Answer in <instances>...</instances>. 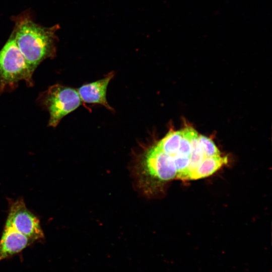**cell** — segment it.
I'll return each instance as SVG.
<instances>
[{"label":"cell","instance_id":"obj_5","mask_svg":"<svg viewBox=\"0 0 272 272\" xmlns=\"http://www.w3.org/2000/svg\"><path fill=\"white\" fill-rule=\"evenodd\" d=\"M114 76L113 72H110L103 78L80 87L77 90L82 102L84 104H100L108 110L114 111L106 99L107 87Z\"/></svg>","mask_w":272,"mask_h":272},{"label":"cell","instance_id":"obj_8","mask_svg":"<svg viewBox=\"0 0 272 272\" xmlns=\"http://www.w3.org/2000/svg\"><path fill=\"white\" fill-rule=\"evenodd\" d=\"M198 134L196 130L192 138L191 151L189 156V163L182 180H188L192 173L201 164L205 156L199 144Z\"/></svg>","mask_w":272,"mask_h":272},{"label":"cell","instance_id":"obj_6","mask_svg":"<svg viewBox=\"0 0 272 272\" xmlns=\"http://www.w3.org/2000/svg\"><path fill=\"white\" fill-rule=\"evenodd\" d=\"M33 242L24 234L5 227L0 239V261L21 252Z\"/></svg>","mask_w":272,"mask_h":272},{"label":"cell","instance_id":"obj_4","mask_svg":"<svg viewBox=\"0 0 272 272\" xmlns=\"http://www.w3.org/2000/svg\"><path fill=\"white\" fill-rule=\"evenodd\" d=\"M5 227L14 229L33 242L44 238L38 218L27 208L21 198L11 202Z\"/></svg>","mask_w":272,"mask_h":272},{"label":"cell","instance_id":"obj_1","mask_svg":"<svg viewBox=\"0 0 272 272\" xmlns=\"http://www.w3.org/2000/svg\"><path fill=\"white\" fill-rule=\"evenodd\" d=\"M58 28V26L43 27L26 16L17 20L14 37L33 73L42 61L55 56Z\"/></svg>","mask_w":272,"mask_h":272},{"label":"cell","instance_id":"obj_9","mask_svg":"<svg viewBox=\"0 0 272 272\" xmlns=\"http://www.w3.org/2000/svg\"><path fill=\"white\" fill-rule=\"evenodd\" d=\"M181 137V130L170 129L162 139L156 141L157 144L165 153L170 155L177 154Z\"/></svg>","mask_w":272,"mask_h":272},{"label":"cell","instance_id":"obj_3","mask_svg":"<svg viewBox=\"0 0 272 272\" xmlns=\"http://www.w3.org/2000/svg\"><path fill=\"white\" fill-rule=\"evenodd\" d=\"M39 100L49 112L48 125L54 127L82 104L77 90L59 84L49 87L39 96Z\"/></svg>","mask_w":272,"mask_h":272},{"label":"cell","instance_id":"obj_11","mask_svg":"<svg viewBox=\"0 0 272 272\" xmlns=\"http://www.w3.org/2000/svg\"><path fill=\"white\" fill-rule=\"evenodd\" d=\"M198 139L205 157L221 156L219 150L210 138L199 135Z\"/></svg>","mask_w":272,"mask_h":272},{"label":"cell","instance_id":"obj_7","mask_svg":"<svg viewBox=\"0 0 272 272\" xmlns=\"http://www.w3.org/2000/svg\"><path fill=\"white\" fill-rule=\"evenodd\" d=\"M228 162L227 157H205L197 169L192 173L189 180H195L209 176Z\"/></svg>","mask_w":272,"mask_h":272},{"label":"cell","instance_id":"obj_2","mask_svg":"<svg viewBox=\"0 0 272 272\" xmlns=\"http://www.w3.org/2000/svg\"><path fill=\"white\" fill-rule=\"evenodd\" d=\"M33 74L13 33L0 50V90L14 87L22 80L31 85Z\"/></svg>","mask_w":272,"mask_h":272},{"label":"cell","instance_id":"obj_10","mask_svg":"<svg viewBox=\"0 0 272 272\" xmlns=\"http://www.w3.org/2000/svg\"><path fill=\"white\" fill-rule=\"evenodd\" d=\"M195 131L193 128L186 127L181 129V137L176 154L189 157L191 151V142Z\"/></svg>","mask_w":272,"mask_h":272}]
</instances>
